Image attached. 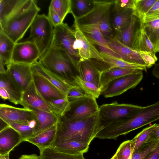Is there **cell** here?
Here are the masks:
<instances>
[{
	"mask_svg": "<svg viewBox=\"0 0 159 159\" xmlns=\"http://www.w3.org/2000/svg\"><path fill=\"white\" fill-rule=\"evenodd\" d=\"M75 39L74 30L71 29L66 23H63L54 27L51 45L64 51L70 58L77 71L80 57L78 52L73 48Z\"/></svg>",
	"mask_w": 159,
	"mask_h": 159,
	"instance_id": "8",
	"label": "cell"
},
{
	"mask_svg": "<svg viewBox=\"0 0 159 159\" xmlns=\"http://www.w3.org/2000/svg\"><path fill=\"white\" fill-rule=\"evenodd\" d=\"M22 142L19 133L7 125L0 131V155L9 154L11 151Z\"/></svg>",
	"mask_w": 159,
	"mask_h": 159,
	"instance_id": "20",
	"label": "cell"
},
{
	"mask_svg": "<svg viewBox=\"0 0 159 159\" xmlns=\"http://www.w3.org/2000/svg\"><path fill=\"white\" fill-rule=\"evenodd\" d=\"M29 109L32 111L37 122L33 137L56 124L58 117L54 113L35 108Z\"/></svg>",
	"mask_w": 159,
	"mask_h": 159,
	"instance_id": "22",
	"label": "cell"
},
{
	"mask_svg": "<svg viewBox=\"0 0 159 159\" xmlns=\"http://www.w3.org/2000/svg\"><path fill=\"white\" fill-rule=\"evenodd\" d=\"M102 61L92 60L96 68L102 73L108 69L115 67H121L144 71L147 68L140 65L125 60L122 58L100 52Z\"/></svg>",
	"mask_w": 159,
	"mask_h": 159,
	"instance_id": "15",
	"label": "cell"
},
{
	"mask_svg": "<svg viewBox=\"0 0 159 159\" xmlns=\"http://www.w3.org/2000/svg\"><path fill=\"white\" fill-rule=\"evenodd\" d=\"M134 11L128 9L114 13L112 23L113 28L116 33V35H118L122 30L129 25Z\"/></svg>",
	"mask_w": 159,
	"mask_h": 159,
	"instance_id": "30",
	"label": "cell"
},
{
	"mask_svg": "<svg viewBox=\"0 0 159 159\" xmlns=\"http://www.w3.org/2000/svg\"><path fill=\"white\" fill-rule=\"evenodd\" d=\"M93 6V0H72L71 13L77 17L81 16L89 12Z\"/></svg>",
	"mask_w": 159,
	"mask_h": 159,
	"instance_id": "35",
	"label": "cell"
},
{
	"mask_svg": "<svg viewBox=\"0 0 159 159\" xmlns=\"http://www.w3.org/2000/svg\"><path fill=\"white\" fill-rule=\"evenodd\" d=\"M159 140V124L151 132L147 142Z\"/></svg>",
	"mask_w": 159,
	"mask_h": 159,
	"instance_id": "48",
	"label": "cell"
},
{
	"mask_svg": "<svg viewBox=\"0 0 159 159\" xmlns=\"http://www.w3.org/2000/svg\"><path fill=\"white\" fill-rule=\"evenodd\" d=\"M89 144L75 140H68L51 147L64 153L73 155L83 154L88 150Z\"/></svg>",
	"mask_w": 159,
	"mask_h": 159,
	"instance_id": "26",
	"label": "cell"
},
{
	"mask_svg": "<svg viewBox=\"0 0 159 159\" xmlns=\"http://www.w3.org/2000/svg\"><path fill=\"white\" fill-rule=\"evenodd\" d=\"M132 152L131 140H128L120 144L115 154L119 159H129Z\"/></svg>",
	"mask_w": 159,
	"mask_h": 159,
	"instance_id": "42",
	"label": "cell"
},
{
	"mask_svg": "<svg viewBox=\"0 0 159 159\" xmlns=\"http://www.w3.org/2000/svg\"><path fill=\"white\" fill-rule=\"evenodd\" d=\"M33 71L43 76L67 95L69 91L75 86L71 84L46 69L39 61L31 66Z\"/></svg>",
	"mask_w": 159,
	"mask_h": 159,
	"instance_id": "23",
	"label": "cell"
},
{
	"mask_svg": "<svg viewBox=\"0 0 159 159\" xmlns=\"http://www.w3.org/2000/svg\"><path fill=\"white\" fill-rule=\"evenodd\" d=\"M9 154L4 155H0V159H9Z\"/></svg>",
	"mask_w": 159,
	"mask_h": 159,
	"instance_id": "53",
	"label": "cell"
},
{
	"mask_svg": "<svg viewBox=\"0 0 159 159\" xmlns=\"http://www.w3.org/2000/svg\"><path fill=\"white\" fill-rule=\"evenodd\" d=\"M0 96L1 98L4 100L9 99V97L7 92L2 88H0Z\"/></svg>",
	"mask_w": 159,
	"mask_h": 159,
	"instance_id": "52",
	"label": "cell"
},
{
	"mask_svg": "<svg viewBox=\"0 0 159 159\" xmlns=\"http://www.w3.org/2000/svg\"><path fill=\"white\" fill-rule=\"evenodd\" d=\"M74 83L90 96L98 98L101 95V89L94 84L82 80L78 75L74 77Z\"/></svg>",
	"mask_w": 159,
	"mask_h": 159,
	"instance_id": "36",
	"label": "cell"
},
{
	"mask_svg": "<svg viewBox=\"0 0 159 159\" xmlns=\"http://www.w3.org/2000/svg\"><path fill=\"white\" fill-rule=\"evenodd\" d=\"M128 9L135 10L134 0L115 1L113 9V11L114 13Z\"/></svg>",
	"mask_w": 159,
	"mask_h": 159,
	"instance_id": "43",
	"label": "cell"
},
{
	"mask_svg": "<svg viewBox=\"0 0 159 159\" xmlns=\"http://www.w3.org/2000/svg\"><path fill=\"white\" fill-rule=\"evenodd\" d=\"M56 132V124L37 135L26 139L25 141L36 146L40 151L50 147L54 139Z\"/></svg>",
	"mask_w": 159,
	"mask_h": 159,
	"instance_id": "25",
	"label": "cell"
},
{
	"mask_svg": "<svg viewBox=\"0 0 159 159\" xmlns=\"http://www.w3.org/2000/svg\"><path fill=\"white\" fill-rule=\"evenodd\" d=\"M140 55L147 65V68L151 67L155 64L158 59L154 52L147 51L139 52Z\"/></svg>",
	"mask_w": 159,
	"mask_h": 159,
	"instance_id": "46",
	"label": "cell"
},
{
	"mask_svg": "<svg viewBox=\"0 0 159 159\" xmlns=\"http://www.w3.org/2000/svg\"><path fill=\"white\" fill-rule=\"evenodd\" d=\"M88 96L90 95L86 93L80 86L77 85L69 91L66 97L68 101L70 102Z\"/></svg>",
	"mask_w": 159,
	"mask_h": 159,
	"instance_id": "44",
	"label": "cell"
},
{
	"mask_svg": "<svg viewBox=\"0 0 159 159\" xmlns=\"http://www.w3.org/2000/svg\"><path fill=\"white\" fill-rule=\"evenodd\" d=\"M159 140L146 142L133 152L130 159H145L155 148Z\"/></svg>",
	"mask_w": 159,
	"mask_h": 159,
	"instance_id": "39",
	"label": "cell"
},
{
	"mask_svg": "<svg viewBox=\"0 0 159 159\" xmlns=\"http://www.w3.org/2000/svg\"><path fill=\"white\" fill-rule=\"evenodd\" d=\"M6 123L19 133L22 142L25 141L26 139L33 136L34 128L27 125L11 122Z\"/></svg>",
	"mask_w": 159,
	"mask_h": 159,
	"instance_id": "40",
	"label": "cell"
},
{
	"mask_svg": "<svg viewBox=\"0 0 159 159\" xmlns=\"http://www.w3.org/2000/svg\"><path fill=\"white\" fill-rule=\"evenodd\" d=\"M33 82L35 88L40 95L46 101L52 98L67 97L66 95L45 78L33 71Z\"/></svg>",
	"mask_w": 159,
	"mask_h": 159,
	"instance_id": "17",
	"label": "cell"
},
{
	"mask_svg": "<svg viewBox=\"0 0 159 159\" xmlns=\"http://www.w3.org/2000/svg\"><path fill=\"white\" fill-rule=\"evenodd\" d=\"M40 10L36 0H27L21 7L0 24V28L16 43L23 38Z\"/></svg>",
	"mask_w": 159,
	"mask_h": 159,
	"instance_id": "4",
	"label": "cell"
},
{
	"mask_svg": "<svg viewBox=\"0 0 159 159\" xmlns=\"http://www.w3.org/2000/svg\"><path fill=\"white\" fill-rule=\"evenodd\" d=\"M7 72L22 93L33 81L31 66L11 62L7 67Z\"/></svg>",
	"mask_w": 159,
	"mask_h": 159,
	"instance_id": "13",
	"label": "cell"
},
{
	"mask_svg": "<svg viewBox=\"0 0 159 159\" xmlns=\"http://www.w3.org/2000/svg\"><path fill=\"white\" fill-rule=\"evenodd\" d=\"M142 71H143L121 67L113 68L106 70L102 72L101 74V84L102 89L111 80L125 75L136 73Z\"/></svg>",
	"mask_w": 159,
	"mask_h": 159,
	"instance_id": "27",
	"label": "cell"
},
{
	"mask_svg": "<svg viewBox=\"0 0 159 159\" xmlns=\"http://www.w3.org/2000/svg\"><path fill=\"white\" fill-rule=\"evenodd\" d=\"M39 61L47 70L69 84L76 86L74 77L77 71L69 57L62 50L51 45Z\"/></svg>",
	"mask_w": 159,
	"mask_h": 159,
	"instance_id": "5",
	"label": "cell"
},
{
	"mask_svg": "<svg viewBox=\"0 0 159 159\" xmlns=\"http://www.w3.org/2000/svg\"><path fill=\"white\" fill-rule=\"evenodd\" d=\"M46 101L51 112L58 117L64 114L70 105V102L67 97L52 98Z\"/></svg>",
	"mask_w": 159,
	"mask_h": 159,
	"instance_id": "34",
	"label": "cell"
},
{
	"mask_svg": "<svg viewBox=\"0 0 159 159\" xmlns=\"http://www.w3.org/2000/svg\"><path fill=\"white\" fill-rule=\"evenodd\" d=\"M99 107L96 98L88 96L70 102L68 109L63 116L71 121L80 120L98 113Z\"/></svg>",
	"mask_w": 159,
	"mask_h": 159,
	"instance_id": "9",
	"label": "cell"
},
{
	"mask_svg": "<svg viewBox=\"0 0 159 159\" xmlns=\"http://www.w3.org/2000/svg\"><path fill=\"white\" fill-rule=\"evenodd\" d=\"M158 125L155 123L143 129L131 140L132 149V152L147 142L151 132Z\"/></svg>",
	"mask_w": 159,
	"mask_h": 159,
	"instance_id": "37",
	"label": "cell"
},
{
	"mask_svg": "<svg viewBox=\"0 0 159 159\" xmlns=\"http://www.w3.org/2000/svg\"><path fill=\"white\" fill-rule=\"evenodd\" d=\"M20 105L26 108H35L52 112L47 101L37 92L33 81L23 92Z\"/></svg>",
	"mask_w": 159,
	"mask_h": 159,
	"instance_id": "18",
	"label": "cell"
},
{
	"mask_svg": "<svg viewBox=\"0 0 159 159\" xmlns=\"http://www.w3.org/2000/svg\"><path fill=\"white\" fill-rule=\"evenodd\" d=\"M141 19L135 10H134L129 25L122 30L118 35H116L124 44L130 48L136 28Z\"/></svg>",
	"mask_w": 159,
	"mask_h": 159,
	"instance_id": "28",
	"label": "cell"
},
{
	"mask_svg": "<svg viewBox=\"0 0 159 159\" xmlns=\"http://www.w3.org/2000/svg\"><path fill=\"white\" fill-rule=\"evenodd\" d=\"M93 1V7L87 14L80 17L72 15L74 23L92 43L99 47L100 51L111 50L107 40L100 32L99 23L103 16L113 6L115 0Z\"/></svg>",
	"mask_w": 159,
	"mask_h": 159,
	"instance_id": "2",
	"label": "cell"
},
{
	"mask_svg": "<svg viewBox=\"0 0 159 159\" xmlns=\"http://www.w3.org/2000/svg\"><path fill=\"white\" fill-rule=\"evenodd\" d=\"M143 26L144 31L153 45L155 53L159 52V19L143 21Z\"/></svg>",
	"mask_w": 159,
	"mask_h": 159,
	"instance_id": "31",
	"label": "cell"
},
{
	"mask_svg": "<svg viewBox=\"0 0 159 159\" xmlns=\"http://www.w3.org/2000/svg\"><path fill=\"white\" fill-rule=\"evenodd\" d=\"M48 17L54 27L63 23L59 15L50 7L48 8Z\"/></svg>",
	"mask_w": 159,
	"mask_h": 159,
	"instance_id": "47",
	"label": "cell"
},
{
	"mask_svg": "<svg viewBox=\"0 0 159 159\" xmlns=\"http://www.w3.org/2000/svg\"><path fill=\"white\" fill-rule=\"evenodd\" d=\"M41 159H85L83 154L73 155L60 152L49 147L40 151Z\"/></svg>",
	"mask_w": 159,
	"mask_h": 159,
	"instance_id": "32",
	"label": "cell"
},
{
	"mask_svg": "<svg viewBox=\"0 0 159 159\" xmlns=\"http://www.w3.org/2000/svg\"><path fill=\"white\" fill-rule=\"evenodd\" d=\"M107 40L109 47L120 57L147 68V65L141 57L139 52L134 50L124 44L116 35L112 38Z\"/></svg>",
	"mask_w": 159,
	"mask_h": 159,
	"instance_id": "16",
	"label": "cell"
},
{
	"mask_svg": "<svg viewBox=\"0 0 159 159\" xmlns=\"http://www.w3.org/2000/svg\"><path fill=\"white\" fill-rule=\"evenodd\" d=\"M72 0H52L49 6L63 21L66 16L72 11Z\"/></svg>",
	"mask_w": 159,
	"mask_h": 159,
	"instance_id": "33",
	"label": "cell"
},
{
	"mask_svg": "<svg viewBox=\"0 0 159 159\" xmlns=\"http://www.w3.org/2000/svg\"><path fill=\"white\" fill-rule=\"evenodd\" d=\"M143 78L142 71L114 80L102 88L101 95L106 98L119 95L129 89L134 88L142 81Z\"/></svg>",
	"mask_w": 159,
	"mask_h": 159,
	"instance_id": "10",
	"label": "cell"
},
{
	"mask_svg": "<svg viewBox=\"0 0 159 159\" xmlns=\"http://www.w3.org/2000/svg\"><path fill=\"white\" fill-rule=\"evenodd\" d=\"M152 73L153 75L159 79V63L155 64Z\"/></svg>",
	"mask_w": 159,
	"mask_h": 159,
	"instance_id": "51",
	"label": "cell"
},
{
	"mask_svg": "<svg viewBox=\"0 0 159 159\" xmlns=\"http://www.w3.org/2000/svg\"><path fill=\"white\" fill-rule=\"evenodd\" d=\"M143 107L115 102L99 107L98 128L99 132L115 123L129 119L141 111Z\"/></svg>",
	"mask_w": 159,
	"mask_h": 159,
	"instance_id": "6",
	"label": "cell"
},
{
	"mask_svg": "<svg viewBox=\"0 0 159 159\" xmlns=\"http://www.w3.org/2000/svg\"><path fill=\"white\" fill-rule=\"evenodd\" d=\"M110 10L105 13L101 18L99 23V29L103 37L107 39H111L114 36V31L110 22Z\"/></svg>",
	"mask_w": 159,
	"mask_h": 159,
	"instance_id": "38",
	"label": "cell"
},
{
	"mask_svg": "<svg viewBox=\"0 0 159 159\" xmlns=\"http://www.w3.org/2000/svg\"><path fill=\"white\" fill-rule=\"evenodd\" d=\"M110 159H119L116 156L115 154Z\"/></svg>",
	"mask_w": 159,
	"mask_h": 159,
	"instance_id": "54",
	"label": "cell"
},
{
	"mask_svg": "<svg viewBox=\"0 0 159 159\" xmlns=\"http://www.w3.org/2000/svg\"><path fill=\"white\" fill-rule=\"evenodd\" d=\"M75 39L73 48L79 54L80 59L102 61L101 52L88 39L77 25L74 23Z\"/></svg>",
	"mask_w": 159,
	"mask_h": 159,
	"instance_id": "12",
	"label": "cell"
},
{
	"mask_svg": "<svg viewBox=\"0 0 159 159\" xmlns=\"http://www.w3.org/2000/svg\"><path fill=\"white\" fill-rule=\"evenodd\" d=\"M40 58L39 51L34 43L29 40L15 43L11 62L32 66Z\"/></svg>",
	"mask_w": 159,
	"mask_h": 159,
	"instance_id": "11",
	"label": "cell"
},
{
	"mask_svg": "<svg viewBox=\"0 0 159 159\" xmlns=\"http://www.w3.org/2000/svg\"><path fill=\"white\" fill-rule=\"evenodd\" d=\"M157 0H134L135 11L140 18L143 20L145 14Z\"/></svg>",
	"mask_w": 159,
	"mask_h": 159,
	"instance_id": "41",
	"label": "cell"
},
{
	"mask_svg": "<svg viewBox=\"0 0 159 159\" xmlns=\"http://www.w3.org/2000/svg\"><path fill=\"white\" fill-rule=\"evenodd\" d=\"M0 119L5 123L15 122L27 125L34 119L30 109L2 103L0 105Z\"/></svg>",
	"mask_w": 159,
	"mask_h": 159,
	"instance_id": "14",
	"label": "cell"
},
{
	"mask_svg": "<svg viewBox=\"0 0 159 159\" xmlns=\"http://www.w3.org/2000/svg\"><path fill=\"white\" fill-rule=\"evenodd\" d=\"M98 112L83 120L72 121L64 116L58 117L54 139L50 147L68 140L89 144L98 133Z\"/></svg>",
	"mask_w": 159,
	"mask_h": 159,
	"instance_id": "1",
	"label": "cell"
},
{
	"mask_svg": "<svg viewBox=\"0 0 159 159\" xmlns=\"http://www.w3.org/2000/svg\"><path fill=\"white\" fill-rule=\"evenodd\" d=\"M26 0H0V24L21 7Z\"/></svg>",
	"mask_w": 159,
	"mask_h": 159,
	"instance_id": "29",
	"label": "cell"
},
{
	"mask_svg": "<svg viewBox=\"0 0 159 159\" xmlns=\"http://www.w3.org/2000/svg\"><path fill=\"white\" fill-rule=\"evenodd\" d=\"M78 75L82 80L92 83L102 89L101 73L96 68L91 60L80 59L77 64Z\"/></svg>",
	"mask_w": 159,
	"mask_h": 159,
	"instance_id": "19",
	"label": "cell"
},
{
	"mask_svg": "<svg viewBox=\"0 0 159 159\" xmlns=\"http://www.w3.org/2000/svg\"><path fill=\"white\" fill-rule=\"evenodd\" d=\"M0 88L4 89L7 92L9 97V101L15 105H20L23 93L7 72L0 73Z\"/></svg>",
	"mask_w": 159,
	"mask_h": 159,
	"instance_id": "24",
	"label": "cell"
},
{
	"mask_svg": "<svg viewBox=\"0 0 159 159\" xmlns=\"http://www.w3.org/2000/svg\"><path fill=\"white\" fill-rule=\"evenodd\" d=\"M159 119V101L143 107L131 118L113 123L100 130L96 137L101 139H115L129 132Z\"/></svg>",
	"mask_w": 159,
	"mask_h": 159,
	"instance_id": "3",
	"label": "cell"
},
{
	"mask_svg": "<svg viewBox=\"0 0 159 159\" xmlns=\"http://www.w3.org/2000/svg\"><path fill=\"white\" fill-rule=\"evenodd\" d=\"M15 44L0 28V73L7 72V67L11 62Z\"/></svg>",
	"mask_w": 159,
	"mask_h": 159,
	"instance_id": "21",
	"label": "cell"
},
{
	"mask_svg": "<svg viewBox=\"0 0 159 159\" xmlns=\"http://www.w3.org/2000/svg\"><path fill=\"white\" fill-rule=\"evenodd\" d=\"M145 159H159V142L155 148Z\"/></svg>",
	"mask_w": 159,
	"mask_h": 159,
	"instance_id": "49",
	"label": "cell"
},
{
	"mask_svg": "<svg viewBox=\"0 0 159 159\" xmlns=\"http://www.w3.org/2000/svg\"><path fill=\"white\" fill-rule=\"evenodd\" d=\"M19 159H41L40 156L36 154L23 155L21 156Z\"/></svg>",
	"mask_w": 159,
	"mask_h": 159,
	"instance_id": "50",
	"label": "cell"
},
{
	"mask_svg": "<svg viewBox=\"0 0 159 159\" xmlns=\"http://www.w3.org/2000/svg\"><path fill=\"white\" fill-rule=\"evenodd\" d=\"M54 28L48 16L44 14H38L30 27L29 40L34 43L38 48L40 58L51 45Z\"/></svg>",
	"mask_w": 159,
	"mask_h": 159,
	"instance_id": "7",
	"label": "cell"
},
{
	"mask_svg": "<svg viewBox=\"0 0 159 159\" xmlns=\"http://www.w3.org/2000/svg\"><path fill=\"white\" fill-rule=\"evenodd\" d=\"M159 19V0H157L148 11L144 15L143 22Z\"/></svg>",
	"mask_w": 159,
	"mask_h": 159,
	"instance_id": "45",
	"label": "cell"
}]
</instances>
